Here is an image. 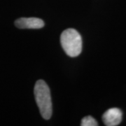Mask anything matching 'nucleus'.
<instances>
[{"mask_svg":"<svg viewBox=\"0 0 126 126\" xmlns=\"http://www.w3.org/2000/svg\"><path fill=\"white\" fill-rule=\"evenodd\" d=\"M34 97L42 117L48 120L52 115V100L48 85L43 80L36 81L34 86Z\"/></svg>","mask_w":126,"mask_h":126,"instance_id":"1","label":"nucleus"},{"mask_svg":"<svg viewBox=\"0 0 126 126\" xmlns=\"http://www.w3.org/2000/svg\"><path fill=\"white\" fill-rule=\"evenodd\" d=\"M60 43L66 54L70 57H77L82 50V39L80 34L72 28L63 32L60 36Z\"/></svg>","mask_w":126,"mask_h":126,"instance_id":"2","label":"nucleus"},{"mask_svg":"<svg viewBox=\"0 0 126 126\" xmlns=\"http://www.w3.org/2000/svg\"><path fill=\"white\" fill-rule=\"evenodd\" d=\"M123 113L118 108L108 109L102 116V121L107 126H116L119 125L122 121Z\"/></svg>","mask_w":126,"mask_h":126,"instance_id":"3","label":"nucleus"},{"mask_svg":"<svg viewBox=\"0 0 126 126\" xmlns=\"http://www.w3.org/2000/svg\"><path fill=\"white\" fill-rule=\"evenodd\" d=\"M15 25L20 29H40L44 26V22L37 18H20L15 21Z\"/></svg>","mask_w":126,"mask_h":126,"instance_id":"4","label":"nucleus"},{"mask_svg":"<svg viewBox=\"0 0 126 126\" xmlns=\"http://www.w3.org/2000/svg\"><path fill=\"white\" fill-rule=\"evenodd\" d=\"M81 126H97L98 123L97 121L94 119V118L92 116H86L84 117L82 121H81Z\"/></svg>","mask_w":126,"mask_h":126,"instance_id":"5","label":"nucleus"}]
</instances>
